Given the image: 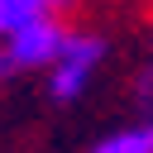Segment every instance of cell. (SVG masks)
Instances as JSON below:
<instances>
[{
	"label": "cell",
	"mask_w": 153,
	"mask_h": 153,
	"mask_svg": "<svg viewBox=\"0 0 153 153\" xmlns=\"http://www.w3.org/2000/svg\"><path fill=\"white\" fill-rule=\"evenodd\" d=\"M100 62H105V38L91 33V29H67V43H62L57 62L48 67V96L57 105H72L91 86V76H96Z\"/></svg>",
	"instance_id": "1"
},
{
	"label": "cell",
	"mask_w": 153,
	"mask_h": 153,
	"mask_svg": "<svg viewBox=\"0 0 153 153\" xmlns=\"http://www.w3.org/2000/svg\"><path fill=\"white\" fill-rule=\"evenodd\" d=\"M62 43H67V24L57 14H38V19H29V24L5 33V53H10L14 72L19 67H53Z\"/></svg>",
	"instance_id": "2"
},
{
	"label": "cell",
	"mask_w": 153,
	"mask_h": 153,
	"mask_svg": "<svg viewBox=\"0 0 153 153\" xmlns=\"http://www.w3.org/2000/svg\"><path fill=\"white\" fill-rule=\"evenodd\" d=\"M91 153H153V115H143V120L105 134L100 143H91Z\"/></svg>",
	"instance_id": "3"
},
{
	"label": "cell",
	"mask_w": 153,
	"mask_h": 153,
	"mask_svg": "<svg viewBox=\"0 0 153 153\" xmlns=\"http://www.w3.org/2000/svg\"><path fill=\"white\" fill-rule=\"evenodd\" d=\"M67 0H0V38L10 33V29H19V24H29V19H38V14H57Z\"/></svg>",
	"instance_id": "4"
},
{
	"label": "cell",
	"mask_w": 153,
	"mask_h": 153,
	"mask_svg": "<svg viewBox=\"0 0 153 153\" xmlns=\"http://www.w3.org/2000/svg\"><path fill=\"white\" fill-rule=\"evenodd\" d=\"M134 100H139V110L143 115H153V57L139 67V76H134Z\"/></svg>",
	"instance_id": "5"
},
{
	"label": "cell",
	"mask_w": 153,
	"mask_h": 153,
	"mask_svg": "<svg viewBox=\"0 0 153 153\" xmlns=\"http://www.w3.org/2000/svg\"><path fill=\"white\" fill-rule=\"evenodd\" d=\"M10 72H14V62H10V53H5V38H0V81H5Z\"/></svg>",
	"instance_id": "6"
}]
</instances>
